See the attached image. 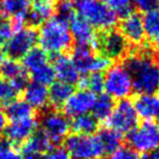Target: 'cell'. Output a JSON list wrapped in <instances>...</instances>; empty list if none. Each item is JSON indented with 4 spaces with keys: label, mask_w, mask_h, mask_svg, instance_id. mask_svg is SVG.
I'll return each instance as SVG.
<instances>
[{
    "label": "cell",
    "mask_w": 159,
    "mask_h": 159,
    "mask_svg": "<svg viewBox=\"0 0 159 159\" xmlns=\"http://www.w3.org/2000/svg\"><path fill=\"white\" fill-rule=\"evenodd\" d=\"M132 2L134 7L144 12L157 7V0H132Z\"/></svg>",
    "instance_id": "f35d334b"
},
{
    "label": "cell",
    "mask_w": 159,
    "mask_h": 159,
    "mask_svg": "<svg viewBox=\"0 0 159 159\" xmlns=\"http://www.w3.org/2000/svg\"><path fill=\"white\" fill-rule=\"evenodd\" d=\"M52 146L47 135L42 130H37L22 144L21 155L23 159H40V157Z\"/></svg>",
    "instance_id": "2e32d148"
},
{
    "label": "cell",
    "mask_w": 159,
    "mask_h": 159,
    "mask_svg": "<svg viewBox=\"0 0 159 159\" xmlns=\"http://www.w3.org/2000/svg\"><path fill=\"white\" fill-rule=\"evenodd\" d=\"M13 34L11 21L7 16L0 14V42L5 44Z\"/></svg>",
    "instance_id": "74e56055"
},
{
    "label": "cell",
    "mask_w": 159,
    "mask_h": 159,
    "mask_svg": "<svg viewBox=\"0 0 159 159\" xmlns=\"http://www.w3.org/2000/svg\"><path fill=\"white\" fill-rule=\"evenodd\" d=\"M32 77V82L36 84L44 85V86H50L56 80V74L53 68L50 63H47L43 66L42 68L33 71L30 73Z\"/></svg>",
    "instance_id": "4dcf8cb0"
},
{
    "label": "cell",
    "mask_w": 159,
    "mask_h": 159,
    "mask_svg": "<svg viewBox=\"0 0 159 159\" xmlns=\"http://www.w3.org/2000/svg\"><path fill=\"white\" fill-rule=\"evenodd\" d=\"M56 74V79H58L60 82L66 83L69 85H73L79 83L81 79L79 70L75 66L74 62L72 61L71 57L64 55L56 56L53 59V64H51Z\"/></svg>",
    "instance_id": "e0dca14e"
},
{
    "label": "cell",
    "mask_w": 159,
    "mask_h": 159,
    "mask_svg": "<svg viewBox=\"0 0 159 159\" xmlns=\"http://www.w3.org/2000/svg\"><path fill=\"white\" fill-rule=\"evenodd\" d=\"M49 63L48 55L40 47H34L22 58V66L26 72L31 73L43 66Z\"/></svg>",
    "instance_id": "d4e9b609"
},
{
    "label": "cell",
    "mask_w": 159,
    "mask_h": 159,
    "mask_svg": "<svg viewBox=\"0 0 159 159\" xmlns=\"http://www.w3.org/2000/svg\"><path fill=\"white\" fill-rule=\"evenodd\" d=\"M37 32L34 27H23L18 32H14L11 37L3 45V52L9 59H22L30 50L36 47L37 44Z\"/></svg>",
    "instance_id": "9c48e42d"
},
{
    "label": "cell",
    "mask_w": 159,
    "mask_h": 159,
    "mask_svg": "<svg viewBox=\"0 0 159 159\" xmlns=\"http://www.w3.org/2000/svg\"><path fill=\"white\" fill-rule=\"evenodd\" d=\"M71 59L74 62L80 74L102 73L111 66V61L102 55H96L94 48L89 46H76L72 51Z\"/></svg>",
    "instance_id": "52a82bcc"
},
{
    "label": "cell",
    "mask_w": 159,
    "mask_h": 159,
    "mask_svg": "<svg viewBox=\"0 0 159 159\" xmlns=\"http://www.w3.org/2000/svg\"><path fill=\"white\" fill-rule=\"evenodd\" d=\"M7 117H6V113L3 111V109L0 108V134L3 133L6 126H7Z\"/></svg>",
    "instance_id": "ab89813d"
},
{
    "label": "cell",
    "mask_w": 159,
    "mask_h": 159,
    "mask_svg": "<svg viewBox=\"0 0 159 159\" xmlns=\"http://www.w3.org/2000/svg\"><path fill=\"white\" fill-rule=\"evenodd\" d=\"M40 130L47 135L53 146H58L68 137L70 131V122L68 117L56 110H48L42 116Z\"/></svg>",
    "instance_id": "8fae6325"
},
{
    "label": "cell",
    "mask_w": 159,
    "mask_h": 159,
    "mask_svg": "<svg viewBox=\"0 0 159 159\" xmlns=\"http://www.w3.org/2000/svg\"><path fill=\"white\" fill-rule=\"evenodd\" d=\"M5 113L7 119L11 121L27 119L34 117V109L24 99H14L5 106Z\"/></svg>",
    "instance_id": "603a6c76"
},
{
    "label": "cell",
    "mask_w": 159,
    "mask_h": 159,
    "mask_svg": "<svg viewBox=\"0 0 159 159\" xmlns=\"http://www.w3.org/2000/svg\"><path fill=\"white\" fill-rule=\"evenodd\" d=\"M24 98L23 99L34 109V110H43L46 109L49 105L48 87L44 85L36 84L34 82L27 83L23 89Z\"/></svg>",
    "instance_id": "ffe728a7"
},
{
    "label": "cell",
    "mask_w": 159,
    "mask_h": 159,
    "mask_svg": "<svg viewBox=\"0 0 159 159\" xmlns=\"http://www.w3.org/2000/svg\"><path fill=\"white\" fill-rule=\"evenodd\" d=\"M29 0H0V14L5 16H24L30 9Z\"/></svg>",
    "instance_id": "4316f807"
},
{
    "label": "cell",
    "mask_w": 159,
    "mask_h": 159,
    "mask_svg": "<svg viewBox=\"0 0 159 159\" xmlns=\"http://www.w3.org/2000/svg\"><path fill=\"white\" fill-rule=\"evenodd\" d=\"M21 92L9 80H6L0 76V104L8 105L18 98Z\"/></svg>",
    "instance_id": "1f68e13d"
},
{
    "label": "cell",
    "mask_w": 159,
    "mask_h": 159,
    "mask_svg": "<svg viewBox=\"0 0 159 159\" xmlns=\"http://www.w3.org/2000/svg\"><path fill=\"white\" fill-rule=\"evenodd\" d=\"M139 159H159V148L152 152H148V154H144L141 158Z\"/></svg>",
    "instance_id": "60d3db41"
},
{
    "label": "cell",
    "mask_w": 159,
    "mask_h": 159,
    "mask_svg": "<svg viewBox=\"0 0 159 159\" xmlns=\"http://www.w3.org/2000/svg\"><path fill=\"white\" fill-rule=\"evenodd\" d=\"M119 31L129 44L135 46H141L146 38L142 16L135 12L122 19Z\"/></svg>",
    "instance_id": "9a60e30c"
},
{
    "label": "cell",
    "mask_w": 159,
    "mask_h": 159,
    "mask_svg": "<svg viewBox=\"0 0 159 159\" xmlns=\"http://www.w3.org/2000/svg\"><path fill=\"white\" fill-rule=\"evenodd\" d=\"M66 149L71 159H100L106 156L97 134L69 135L66 139Z\"/></svg>",
    "instance_id": "5b68a950"
},
{
    "label": "cell",
    "mask_w": 159,
    "mask_h": 159,
    "mask_svg": "<svg viewBox=\"0 0 159 159\" xmlns=\"http://www.w3.org/2000/svg\"><path fill=\"white\" fill-rule=\"evenodd\" d=\"M39 47L50 56L62 55L72 46V36L69 29L68 21L52 16L40 26L37 33Z\"/></svg>",
    "instance_id": "7a4b0ae2"
},
{
    "label": "cell",
    "mask_w": 159,
    "mask_h": 159,
    "mask_svg": "<svg viewBox=\"0 0 159 159\" xmlns=\"http://www.w3.org/2000/svg\"><path fill=\"white\" fill-rule=\"evenodd\" d=\"M0 159H23L21 152L6 137H0Z\"/></svg>",
    "instance_id": "836d02e7"
},
{
    "label": "cell",
    "mask_w": 159,
    "mask_h": 159,
    "mask_svg": "<svg viewBox=\"0 0 159 159\" xmlns=\"http://www.w3.org/2000/svg\"><path fill=\"white\" fill-rule=\"evenodd\" d=\"M83 89L92 92L93 94H102L104 92V74L102 73H91L81 77L79 81Z\"/></svg>",
    "instance_id": "f546056e"
},
{
    "label": "cell",
    "mask_w": 159,
    "mask_h": 159,
    "mask_svg": "<svg viewBox=\"0 0 159 159\" xmlns=\"http://www.w3.org/2000/svg\"><path fill=\"white\" fill-rule=\"evenodd\" d=\"M157 64H158V66H159V57H158V61H157Z\"/></svg>",
    "instance_id": "ee69618b"
},
{
    "label": "cell",
    "mask_w": 159,
    "mask_h": 159,
    "mask_svg": "<svg viewBox=\"0 0 159 159\" xmlns=\"http://www.w3.org/2000/svg\"><path fill=\"white\" fill-rule=\"evenodd\" d=\"M145 35L148 38H156L159 35V7H155L144 12L142 16Z\"/></svg>",
    "instance_id": "f1b7e54d"
},
{
    "label": "cell",
    "mask_w": 159,
    "mask_h": 159,
    "mask_svg": "<svg viewBox=\"0 0 159 159\" xmlns=\"http://www.w3.org/2000/svg\"><path fill=\"white\" fill-rule=\"evenodd\" d=\"M70 126L75 134L93 135L98 129V121L91 113H86L73 118Z\"/></svg>",
    "instance_id": "484cf974"
},
{
    "label": "cell",
    "mask_w": 159,
    "mask_h": 159,
    "mask_svg": "<svg viewBox=\"0 0 159 159\" xmlns=\"http://www.w3.org/2000/svg\"><path fill=\"white\" fill-rule=\"evenodd\" d=\"M129 146L136 152L148 154L159 148V124L144 121L137 124L128 134Z\"/></svg>",
    "instance_id": "8992f818"
},
{
    "label": "cell",
    "mask_w": 159,
    "mask_h": 159,
    "mask_svg": "<svg viewBox=\"0 0 159 159\" xmlns=\"http://www.w3.org/2000/svg\"><path fill=\"white\" fill-rule=\"evenodd\" d=\"M30 2H31V1H33V3H36V2H47V1H48V2H52L53 0H29Z\"/></svg>",
    "instance_id": "7bdbcfd3"
},
{
    "label": "cell",
    "mask_w": 159,
    "mask_h": 159,
    "mask_svg": "<svg viewBox=\"0 0 159 159\" xmlns=\"http://www.w3.org/2000/svg\"><path fill=\"white\" fill-rule=\"evenodd\" d=\"M106 122L111 130L121 135L129 134L139 123V116L132 100L129 98L119 100L115 105L112 112Z\"/></svg>",
    "instance_id": "ba28073f"
},
{
    "label": "cell",
    "mask_w": 159,
    "mask_h": 159,
    "mask_svg": "<svg viewBox=\"0 0 159 159\" xmlns=\"http://www.w3.org/2000/svg\"><path fill=\"white\" fill-rule=\"evenodd\" d=\"M139 154L130 146H120L115 152H110L107 159H139Z\"/></svg>",
    "instance_id": "d590c367"
},
{
    "label": "cell",
    "mask_w": 159,
    "mask_h": 159,
    "mask_svg": "<svg viewBox=\"0 0 159 159\" xmlns=\"http://www.w3.org/2000/svg\"><path fill=\"white\" fill-rule=\"evenodd\" d=\"M73 86L69 85L66 83L60 82H53L49 86L48 94H49V104L55 108H60L64 105V102L68 100V98L73 93Z\"/></svg>",
    "instance_id": "7402d4cb"
},
{
    "label": "cell",
    "mask_w": 159,
    "mask_h": 159,
    "mask_svg": "<svg viewBox=\"0 0 159 159\" xmlns=\"http://www.w3.org/2000/svg\"><path fill=\"white\" fill-rule=\"evenodd\" d=\"M97 136L102 143L106 155H109L120 146H122V135L109 128L100 130L97 133Z\"/></svg>",
    "instance_id": "83f0119b"
},
{
    "label": "cell",
    "mask_w": 159,
    "mask_h": 159,
    "mask_svg": "<svg viewBox=\"0 0 159 159\" xmlns=\"http://www.w3.org/2000/svg\"><path fill=\"white\" fill-rule=\"evenodd\" d=\"M0 76L6 80H9L22 92L27 85V74L26 71L19 63L18 60L5 59L0 63Z\"/></svg>",
    "instance_id": "ac0fdd59"
},
{
    "label": "cell",
    "mask_w": 159,
    "mask_h": 159,
    "mask_svg": "<svg viewBox=\"0 0 159 159\" xmlns=\"http://www.w3.org/2000/svg\"><path fill=\"white\" fill-rule=\"evenodd\" d=\"M55 13V3L52 2H36L30 7L26 16L25 23L31 27L42 26L45 22L50 20Z\"/></svg>",
    "instance_id": "44dd1931"
},
{
    "label": "cell",
    "mask_w": 159,
    "mask_h": 159,
    "mask_svg": "<svg viewBox=\"0 0 159 159\" xmlns=\"http://www.w3.org/2000/svg\"><path fill=\"white\" fill-rule=\"evenodd\" d=\"M96 96L97 95L93 94L92 92L83 89L73 92L70 97L68 98V100L62 106L64 112L63 115L66 117L75 118L79 116L89 113L94 106Z\"/></svg>",
    "instance_id": "7c38bea8"
},
{
    "label": "cell",
    "mask_w": 159,
    "mask_h": 159,
    "mask_svg": "<svg viewBox=\"0 0 159 159\" xmlns=\"http://www.w3.org/2000/svg\"><path fill=\"white\" fill-rule=\"evenodd\" d=\"M135 110L139 118L144 119V121H155L159 120V95H139L133 102Z\"/></svg>",
    "instance_id": "d6986e66"
},
{
    "label": "cell",
    "mask_w": 159,
    "mask_h": 159,
    "mask_svg": "<svg viewBox=\"0 0 159 159\" xmlns=\"http://www.w3.org/2000/svg\"><path fill=\"white\" fill-rule=\"evenodd\" d=\"M123 66L132 76L133 89L139 95L159 93V66L147 49L128 55Z\"/></svg>",
    "instance_id": "6da1fadb"
},
{
    "label": "cell",
    "mask_w": 159,
    "mask_h": 159,
    "mask_svg": "<svg viewBox=\"0 0 159 159\" xmlns=\"http://www.w3.org/2000/svg\"><path fill=\"white\" fill-rule=\"evenodd\" d=\"M55 12H57V16L69 21L76 12L73 5V0H58L55 5Z\"/></svg>",
    "instance_id": "e575fe53"
},
{
    "label": "cell",
    "mask_w": 159,
    "mask_h": 159,
    "mask_svg": "<svg viewBox=\"0 0 159 159\" xmlns=\"http://www.w3.org/2000/svg\"><path fill=\"white\" fill-rule=\"evenodd\" d=\"M76 14L82 16L95 30L109 31L115 27L117 20L102 0H73Z\"/></svg>",
    "instance_id": "3957f363"
},
{
    "label": "cell",
    "mask_w": 159,
    "mask_h": 159,
    "mask_svg": "<svg viewBox=\"0 0 159 159\" xmlns=\"http://www.w3.org/2000/svg\"><path fill=\"white\" fill-rule=\"evenodd\" d=\"M154 47L157 50H159V35L156 38H154Z\"/></svg>",
    "instance_id": "b9f144b4"
},
{
    "label": "cell",
    "mask_w": 159,
    "mask_h": 159,
    "mask_svg": "<svg viewBox=\"0 0 159 159\" xmlns=\"http://www.w3.org/2000/svg\"><path fill=\"white\" fill-rule=\"evenodd\" d=\"M95 48L107 59L119 60L129 55V43L118 30L105 31L97 36Z\"/></svg>",
    "instance_id": "30bf717a"
},
{
    "label": "cell",
    "mask_w": 159,
    "mask_h": 159,
    "mask_svg": "<svg viewBox=\"0 0 159 159\" xmlns=\"http://www.w3.org/2000/svg\"><path fill=\"white\" fill-rule=\"evenodd\" d=\"M37 120L34 117L11 121L10 124H7L3 133L6 139L16 146L26 142L37 131Z\"/></svg>",
    "instance_id": "5bb4252c"
},
{
    "label": "cell",
    "mask_w": 159,
    "mask_h": 159,
    "mask_svg": "<svg viewBox=\"0 0 159 159\" xmlns=\"http://www.w3.org/2000/svg\"><path fill=\"white\" fill-rule=\"evenodd\" d=\"M68 23L72 39L76 43V45L95 48L97 35H96L95 29L87 21L75 13L68 21Z\"/></svg>",
    "instance_id": "4fadbf2b"
},
{
    "label": "cell",
    "mask_w": 159,
    "mask_h": 159,
    "mask_svg": "<svg viewBox=\"0 0 159 159\" xmlns=\"http://www.w3.org/2000/svg\"><path fill=\"white\" fill-rule=\"evenodd\" d=\"M105 94L113 100L128 99L134 92L132 76L123 64H113L104 74Z\"/></svg>",
    "instance_id": "277c9868"
},
{
    "label": "cell",
    "mask_w": 159,
    "mask_h": 159,
    "mask_svg": "<svg viewBox=\"0 0 159 159\" xmlns=\"http://www.w3.org/2000/svg\"><path fill=\"white\" fill-rule=\"evenodd\" d=\"M106 3L117 19H124L133 13L134 9L132 0H107Z\"/></svg>",
    "instance_id": "d6a6232c"
},
{
    "label": "cell",
    "mask_w": 159,
    "mask_h": 159,
    "mask_svg": "<svg viewBox=\"0 0 159 159\" xmlns=\"http://www.w3.org/2000/svg\"><path fill=\"white\" fill-rule=\"evenodd\" d=\"M113 107H115V102H113L112 98L109 97L107 94H99L98 96H96L91 115L98 122L107 121L112 112Z\"/></svg>",
    "instance_id": "cb8c5ba5"
},
{
    "label": "cell",
    "mask_w": 159,
    "mask_h": 159,
    "mask_svg": "<svg viewBox=\"0 0 159 159\" xmlns=\"http://www.w3.org/2000/svg\"><path fill=\"white\" fill-rule=\"evenodd\" d=\"M40 159H71L69 152L62 146H52L50 149H48Z\"/></svg>",
    "instance_id": "8d00e7d4"
}]
</instances>
